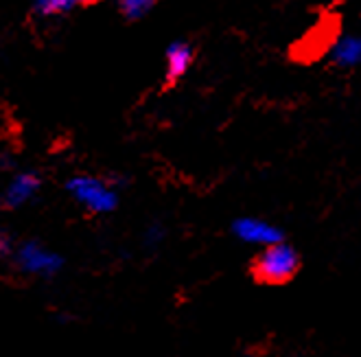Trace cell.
<instances>
[{"instance_id": "cell-1", "label": "cell", "mask_w": 361, "mask_h": 357, "mask_svg": "<svg viewBox=\"0 0 361 357\" xmlns=\"http://www.w3.org/2000/svg\"><path fill=\"white\" fill-rule=\"evenodd\" d=\"M298 267H300L298 252L281 239L271 246L261 248L257 261H254V277L269 285H281L291 281Z\"/></svg>"}, {"instance_id": "cell-5", "label": "cell", "mask_w": 361, "mask_h": 357, "mask_svg": "<svg viewBox=\"0 0 361 357\" xmlns=\"http://www.w3.org/2000/svg\"><path fill=\"white\" fill-rule=\"evenodd\" d=\"M331 59L342 68H353L361 64V35H342L333 42L329 51Z\"/></svg>"}, {"instance_id": "cell-7", "label": "cell", "mask_w": 361, "mask_h": 357, "mask_svg": "<svg viewBox=\"0 0 361 357\" xmlns=\"http://www.w3.org/2000/svg\"><path fill=\"white\" fill-rule=\"evenodd\" d=\"M193 64V49L186 42H173L166 49V75L171 79H178L186 75V71Z\"/></svg>"}, {"instance_id": "cell-3", "label": "cell", "mask_w": 361, "mask_h": 357, "mask_svg": "<svg viewBox=\"0 0 361 357\" xmlns=\"http://www.w3.org/2000/svg\"><path fill=\"white\" fill-rule=\"evenodd\" d=\"M232 230H235L239 241H243L247 246H259V248L271 246L283 239L281 228L274 226L267 219H261V217H241L235 222Z\"/></svg>"}, {"instance_id": "cell-6", "label": "cell", "mask_w": 361, "mask_h": 357, "mask_svg": "<svg viewBox=\"0 0 361 357\" xmlns=\"http://www.w3.org/2000/svg\"><path fill=\"white\" fill-rule=\"evenodd\" d=\"M37 186H39V180L37 176L33 174H20L11 180V184L7 186V193H5V202L9 206H20V204H25L29 202L35 191H37Z\"/></svg>"}, {"instance_id": "cell-11", "label": "cell", "mask_w": 361, "mask_h": 357, "mask_svg": "<svg viewBox=\"0 0 361 357\" xmlns=\"http://www.w3.org/2000/svg\"><path fill=\"white\" fill-rule=\"evenodd\" d=\"M11 252V239L7 235H0V255H9Z\"/></svg>"}, {"instance_id": "cell-4", "label": "cell", "mask_w": 361, "mask_h": 357, "mask_svg": "<svg viewBox=\"0 0 361 357\" xmlns=\"http://www.w3.org/2000/svg\"><path fill=\"white\" fill-rule=\"evenodd\" d=\"M18 263L25 272H31V274H44V277L55 274V272L61 267L59 255H55V252L42 248L39 243H33V241L20 246Z\"/></svg>"}, {"instance_id": "cell-8", "label": "cell", "mask_w": 361, "mask_h": 357, "mask_svg": "<svg viewBox=\"0 0 361 357\" xmlns=\"http://www.w3.org/2000/svg\"><path fill=\"white\" fill-rule=\"evenodd\" d=\"M90 3H94V0H35V9L42 16H59Z\"/></svg>"}, {"instance_id": "cell-10", "label": "cell", "mask_w": 361, "mask_h": 357, "mask_svg": "<svg viewBox=\"0 0 361 357\" xmlns=\"http://www.w3.org/2000/svg\"><path fill=\"white\" fill-rule=\"evenodd\" d=\"M162 239V228H158V226H152L149 228V233H147V243H158Z\"/></svg>"}, {"instance_id": "cell-2", "label": "cell", "mask_w": 361, "mask_h": 357, "mask_svg": "<svg viewBox=\"0 0 361 357\" xmlns=\"http://www.w3.org/2000/svg\"><path fill=\"white\" fill-rule=\"evenodd\" d=\"M68 191L73 198L83 204L92 213H108L116 206V191L99 178L77 176L68 182Z\"/></svg>"}, {"instance_id": "cell-9", "label": "cell", "mask_w": 361, "mask_h": 357, "mask_svg": "<svg viewBox=\"0 0 361 357\" xmlns=\"http://www.w3.org/2000/svg\"><path fill=\"white\" fill-rule=\"evenodd\" d=\"M156 5V0H121V11L127 18H142L145 13H149Z\"/></svg>"}]
</instances>
